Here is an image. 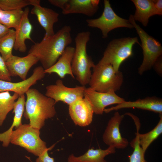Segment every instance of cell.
<instances>
[{"label": "cell", "mask_w": 162, "mask_h": 162, "mask_svg": "<svg viewBox=\"0 0 162 162\" xmlns=\"http://www.w3.org/2000/svg\"><path fill=\"white\" fill-rule=\"evenodd\" d=\"M71 28L65 25L53 35L44 37L40 42L35 43L28 52L35 56L44 70L53 65L66 48L72 42Z\"/></svg>", "instance_id": "6da1fadb"}, {"label": "cell", "mask_w": 162, "mask_h": 162, "mask_svg": "<svg viewBox=\"0 0 162 162\" xmlns=\"http://www.w3.org/2000/svg\"><path fill=\"white\" fill-rule=\"evenodd\" d=\"M25 94L27 98L24 117L29 120L31 126L40 130L46 120L55 115L56 104L53 99L35 88H29Z\"/></svg>", "instance_id": "7a4b0ae2"}, {"label": "cell", "mask_w": 162, "mask_h": 162, "mask_svg": "<svg viewBox=\"0 0 162 162\" xmlns=\"http://www.w3.org/2000/svg\"><path fill=\"white\" fill-rule=\"evenodd\" d=\"M89 31L79 32L75 39V47L71 63L73 74L81 86L88 84L92 74L91 69L95 66L87 52V45L90 39Z\"/></svg>", "instance_id": "3957f363"}, {"label": "cell", "mask_w": 162, "mask_h": 162, "mask_svg": "<svg viewBox=\"0 0 162 162\" xmlns=\"http://www.w3.org/2000/svg\"><path fill=\"white\" fill-rule=\"evenodd\" d=\"M88 83L92 89L100 92H115L120 89L123 81L122 73L116 72L110 64L98 63L93 68Z\"/></svg>", "instance_id": "277c9868"}, {"label": "cell", "mask_w": 162, "mask_h": 162, "mask_svg": "<svg viewBox=\"0 0 162 162\" xmlns=\"http://www.w3.org/2000/svg\"><path fill=\"white\" fill-rule=\"evenodd\" d=\"M40 130L29 124H22L12 132L10 143L23 148L28 152L39 157L54 146L47 148L46 143L40 137Z\"/></svg>", "instance_id": "5b68a950"}, {"label": "cell", "mask_w": 162, "mask_h": 162, "mask_svg": "<svg viewBox=\"0 0 162 162\" xmlns=\"http://www.w3.org/2000/svg\"><path fill=\"white\" fill-rule=\"evenodd\" d=\"M136 43L141 46L136 37L112 40L108 45L102 58L98 63L111 64L116 72L119 71L122 64L132 56L133 46Z\"/></svg>", "instance_id": "8992f818"}, {"label": "cell", "mask_w": 162, "mask_h": 162, "mask_svg": "<svg viewBox=\"0 0 162 162\" xmlns=\"http://www.w3.org/2000/svg\"><path fill=\"white\" fill-rule=\"evenodd\" d=\"M128 20L135 28L141 42L143 59L138 69V73L142 75L153 67L157 59L161 56L162 47L159 42L148 35L136 24L133 15L130 16Z\"/></svg>", "instance_id": "52a82bcc"}, {"label": "cell", "mask_w": 162, "mask_h": 162, "mask_svg": "<svg viewBox=\"0 0 162 162\" xmlns=\"http://www.w3.org/2000/svg\"><path fill=\"white\" fill-rule=\"evenodd\" d=\"M104 9L100 16L96 19L86 20L88 27L99 29L104 38H107L109 32L115 28H134L128 20L121 18L116 14L112 8L109 0H104Z\"/></svg>", "instance_id": "ba28073f"}, {"label": "cell", "mask_w": 162, "mask_h": 162, "mask_svg": "<svg viewBox=\"0 0 162 162\" xmlns=\"http://www.w3.org/2000/svg\"><path fill=\"white\" fill-rule=\"evenodd\" d=\"M86 86H76L70 88L65 86L61 79L54 84L47 86L45 95L53 99L56 104L61 101L68 105L84 97Z\"/></svg>", "instance_id": "9c48e42d"}, {"label": "cell", "mask_w": 162, "mask_h": 162, "mask_svg": "<svg viewBox=\"0 0 162 162\" xmlns=\"http://www.w3.org/2000/svg\"><path fill=\"white\" fill-rule=\"evenodd\" d=\"M52 5L62 10L64 15L82 14L91 17L97 11L99 0H49Z\"/></svg>", "instance_id": "30bf717a"}, {"label": "cell", "mask_w": 162, "mask_h": 162, "mask_svg": "<svg viewBox=\"0 0 162 162\" xmlns=\"http://www.w3.org/2000/svg\"><path fill=\"white\" fill-rule=\"evenodd\" d=\"M84 97L91 103L94 113L98 115H102L106 106L112 104H118L125 100L114 91L100 92L90 87L85 88Z\"/></svg>", "instance_id": "8fae6325"}, {"label": "cell", "mask_w": 162, "mask_h": 162, "mask_svg": "<svg viewBox=\"0 0 162 162\" xmlns=\"http://www.w3.org/2000/svg\"><path fill=\"white\" fill-rule=\"evenodd\" d=\"M124 115H121L118 112L115 113L109 121L103 135V139L105 144L115 148L123 149L128 146V140L122 137L119 127Z\"/></svg>", "instance_id": "7c38bea8"}, {"label": "cell", "mask_w": 162, "mask_h": 162, "mask_svg": "<svg viewBox=\"0 0 162 162\" xmlns=\"http://www.w3.org/2000/svg\"><path fill=\"white\" fill-rule=\"evenodd\" d=\"M68 110L70 116L76 125L85 127L91 123L94 112L91 103L85 97L69 105Z\"/></svg>", "instance_id": "4fadbf2b"}, {"label": "cell", "mask_w": 162, "mask_h": 162, "mask_svg": "<svg viewBox=\"0 0 162 162\" xmlns=\"http://www.w3.org/2000/svg\"><path fill=\"white\" fill-rule=\"evenodd\" d=\"M33 7L31 11L32 14L35 15L41 26L45 32L44 37L53 35L55 23L58 21L59 14L53 10L44 7L40 4V0H32Z\"/></svg>", "instance_id": "5bb4252c"}, {"label": "cell", "mask_w": 162, "mask_h": 162, "mask_svg": "<svg viewBox=\"0 0 162 162\" xmlns=\"http://www.w3.org/2000/svg\"><path fill=\"white\" fill-rule=\"evenodd\" d=\"M46 74L42 66L35 68L32 75L22 81L14 82L0 80V92L11 91L17 93L19 96L25 94L31 86L43 79Z\"/></svg>", "instance_id": "9a60e30c"}, {"label": "cell", "mask_w": 162, "mask_h": 162, "mask_svg": "<svg viewBox=\"0 0 162 162\" xmlns=\"http://www.w3.org/2000/svg\"><path fill=\"white\" fill-rule=\"evenodd\" d=\"M38 61L35 56L28 53L22 57L13 55L5 63L11 76H19L24 80L26 79L28 73L31 67Z\"/></svg>", "instance_id": "2e32d148"}, {"label": "cell", "mask_w": 162, "mask_h": 162, "mask_svg": "<svg viewBox=\"0 0 162 162\" xmlns=\"http://www.w3.org/2000/svg\"><path fill=\"white\" fill-rule=\"evenodd\" d=\"M136 108L162 114V99L154 97L139 99L134 101H124L110 108L105 109L104 112L108 113L123 108Z\"/></svg>", "instance_id": "e0dca14e"}, {"label": "cell", "mask_w": 162, "mask_h": 162, "mask_svg": "<svg viewBox=\"0 0 162 162\" xmlns=\"http://www.w3.org/2000/svg\"><path fill=\"white\" fill-rule=\"evenodd\" d=\"M74 50V47L73 46H67L56 62L49 68L44 70L45 73L49 74L55 73L61 79L64 78L67 75L75 78L71 69Z\"/></svg>", "instance_id": "ac0fdd59"}, {"label": "cell", "mask_w": 162, "mask_h": 162, "mask_svg": "<svg viewBox=\"0 0 162 162\" xmlns=\"http://www.w3.org/2000/svg\"><path fill=\"white\" fill-rule=\"evenodd\" d=\"M29 12L28 7L25 9L20 24L15 29L16 38L14 49L21 52H24L26 51L27 47L25 44L26 40L33 42L31 37L33 28L28 18Z\"/></svg>", "instance_id": "d6986e66"}, {"label": "cell", "mask_w": 162, "mask_h": 162, "mask_svg": "<svg viewBox=\"0 0 162 162\" xmlns=\"http://www.w3.org/2000/svg\"><path fill=\"white\" fill-rule=\"evenodd\" d=\"M125 115L130 116L134 120L136 128L139 144L145 152L151 144L162 133V114H159L160 120L156 126L150 131L144 134L139 132L140 124L139 118L130 112H127Z\"/></svg>", "instance_id": "ffe728a7"}, {"label": "cell", "mask_w": 162, "mask_h": 162, "mask_svg": "<svg viewBox=\"0 0 162 162\" xmlns=\"http://www.w3.org/2000/svg\"><path fill=\"white\" fill-rule=\"evenodd\" d=\"M25 102L24 94L19 97L15 103L13 109L14 115L11 126L5 132L0 133V141L2 142L4 147H7L9 144L10 136L14 128L16 129L22 124V118L24 111Z\"/></svg>", "instance_id": "44dd1931"}, {"label": "cell", "mask_w": 162, "mask_h": 162, "mask_svg": "<svg viewBox=\"0 0 162 162\" xmlns=\"http://www.w3.org/2000/svg\"><path fill=\"white\" fill-rule=\"evenodd\" d=\"M136 10L133 17L134 20L140 22L146 26L149 18L159 14L154 6V1L152 0H132Z\"/></svg>", "instance_id": "7402d4cb"}, {"label": "cell", "mask_w": 162, "mask_h": 162, "mask_svg": "<svg viewBox=\"0 0 162 162\" xmlns=\"http://www.w3.org/2000/svg\"><path fill=\"white\" fill-rule=\"evenodd\" d=\"M116 148L109 146L105 150L101 148L89 149L83 155L78 157L75 156L73 154L70 155L68 159V162H107L104 158L110 154H114Z\"/></svg>", "instance_id": "603a6c76"}, {"label": "cell", "mask_w": 162, "mask_h": 162, "mask_svg": "<svg viewBox=\"0 0 162 162\" xmlns=\"http://www.w3.org/2000/svg\"><path fill=\"white\" fill-rule=\"evenodd\" d=\"M19 95L14 93L11 95L9 92H0V126H2L9 112L13 110L16 100Z\"/></svg>", "instance_id": "cb8c5ba5"}, {"label": "cell", "mask_w": 162, "mask_h": 162, "mask_svg": "<svg viewBox=\"0 0 162 162\" xmlns=\"http://www.w3.org/2000/svg\"><path fill=\"white\" fill-rule=\"evenodd\" d=\"M15 38V31L12 29H10L6 34L0 38V53L5 62L13 55Z\"/></svg>", "instance_id": "d4e9b609"}, {"label": "cell", "mask_w": 162, "mask_h": 162, "mask_svg": "<svg viewBox=\"0 0 162 162\" xmlns=\"http://www.w3.org/2000/svg\"><path fill=\"white\" fill-rule=\"evenodd\" d=\"M22 9L11 10H3L0 18V23L8 29H16L19 26L23 14Z\"/></svg>", "instance_id": "484cf974"}, {"label": "cell", "mask_w": 162, "mask_h": 162, "mask_svg": "<svg viewBox=\"0 0 162 162\" xmlns=\"http://www.w3.org/2000/svg\"><path fill=\"white\" fill-rule=\"evenodd\" d=\"M131 147L133 149L132 153L129 156V162H147L145 158V152L140 146L137 135L130 142Z\"/></svg>", "instance_id": "4316f807"}, {"label": "cell", "mask_w": 162, "mask_h": 162, "mask_svg": "<svg viewBox=\"0 0 162 162\" xmlns=\"http://www.w3.org/2000/svg\"><path fill=\"white\" fill-rule=\"evenodd\" d=\"M31 4L32 0H0V8L2 10L22 9Z\"/></svg>", "instance_id": "83f0119b"}, {"label": "cell", "mask_w": 162, "mask_h": 162, "mask_svg": "<svg viewBox=\"0 0 162 162\" xmlns=\"http://www.w3.org/2000/svg\"><path fill=\"white\" fill-rule=\"evenodd\" d=\"M11 77L5 62L0 55V80L11 82Z\"/></svg>", "instance_id": "f1b7e54d"}, {"label": "cell", "mask_w": 162, "mask_h": 162, "mask_svg": "<svg viewBox=\"0 0 162 162\" xmlns=\"http://www.w3.org/2000/svg\"><path fill=\"white\" fill-rule=\"evenodd\" d=\"M47 150L40 156L38 157L36 160V162H55L53 158L50 157L48 154Z\"/></svg>", "instance_id": "f546056e"}, {"label": "cell", "mask_w": 162, "mask_h": 162, "mask_svg": "<svg viewBox=\"0 0 162 162\" xmlns=\"http://www.w3.org/2000/svg\"><path fill=\"white\" fill-rule=\"evenodd\" d=\"M162 56H160L156 61L153 67L156 71L160 75L162 74Z\"/></svg>", "instance_id": "4dcf8cb0"}, {"label": "cell", "mask_w": 162, "mask_h": 162, "mask_svg": "<svg viewBox=\"0 0 162 162\" xmlns=\"http://www.w3.org/2000/svg\"><path fill=\"white\" fill-rule=\"evenodd\" d=\"M154 6L159 13V15L162 14V0H154Z\"/></svg>", "instance_id": "1f68e13d"}, {"label": "cell", "mask_w": 162, "mask_h": 162, "mask_svg": "<svg viewBox=\"0 0 162 162\" xmlns=\"http://www.w3.org/2000/svg\"><path fill=\"white\" fill-rule=\"evenodd\" d=\"M9 29L0 23V38L6 34L8 32Z\"/></svg>", "instance_id": "d6a6232c"}, {"label": "cell", "mask_w": 162, "mask_h": 162, "mask_svg": "<svg viewBox=\"0 0 162 162\" xmlns=\"http://www.w3.org/2000/svg\"><path fill=\"white\" fill-rule=\"evenodd\" d=\"M3 10H2L0 8V18L1 17L2 14Z\"/></svg>", "instance_id": "836d02e7"}]
</instances>
